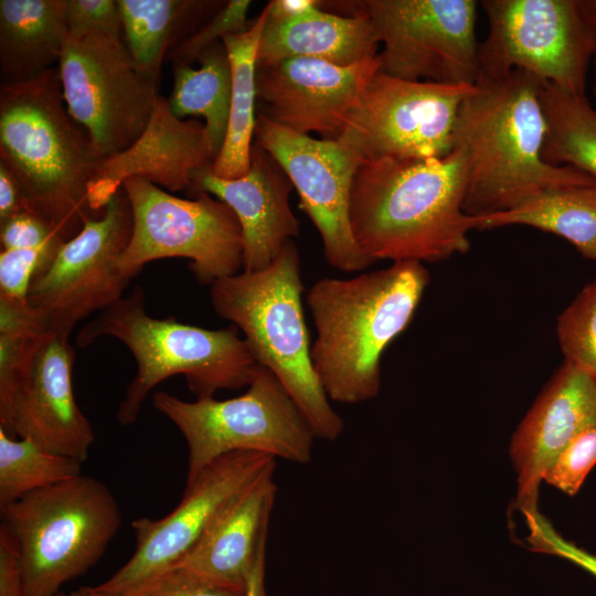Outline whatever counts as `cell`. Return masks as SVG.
Wrapping results in <instances>:
<instances>
[{
    "label": "cell",
    "mask_w": 596,
    "mask_h": 596,
    "mask_svg": "<svg viewBox=\"0 0 596 596\" xmlns=\"http://www.w3.org/2000/svg\"><path fill=\"white\" fill-rule=\"evenodd\" d=\"M542 83L519 70L481 76L464 99L454 149L466 159L467 215L504 212L552 188L596 183L576 168L543 160Z\"/></svg>",
    "instance_id": "obj_1"
},
{
    "label": "cell",
    "mask_w": 596,
    "mask_h": 596,
    "mask_svg": "<svg viewBox=\"0 0 596 596\" xmlns=\"http://www.w3.org/2000/svg\"><path fill=\"white\" fill-rule=\"evenodd\" d=\"M467 166L454 149L437 159H381L360 163L349 220L364 255L376 262H440L470 247L464 211Z\"/></svg>",
    "instance_id": "obj_2"
},
{
    "label": "cell",
    "mask_w": 596,
    "mask_h": 596,
    "mask_svg": "<svg viewBox=\"0 0 596 596\" xmlns=\"http://www.w3.org/2000/svg\"><path fill=\"white\" fill-rule=\"evenodd\" d=\"M429 283L418 262L352 278L323 277L306 291L316 339L310 354L329 400L360 404L381 387V358L411 323Z\"/></svg>",
    "instance_id": "obj_3"
},
{
    "label": "cell",
    "mask_w": 596,
    "mask_h": 596,
    "mask_svg": "<svg viewBox=\"0 0 596 596\" xmlns=\"http://www.w3.org/2000/svg\"><path fill=\"white\" fill-rule=\"evenodd\" d=\"M103 159L67 110L57 67L0 85V162L19 181L29 210L65 241L103 214L88 201Z\"/></svg>",
    "instance_id": "obj_4"
},
{
    "label": "cell",
    "mask_w": 596,
    "mask_h": 596,
    "mask_svg": "<svg viewBox=\"0 0 596 596\" xmlns=\"http://www.w3.org/2000/svg\"><path fill=\"white\" fill-rule=\"evenodd\" d=\"M235 326L211 330L179 322L174 317L157 319L146 310L140 286L99 311L76 338L87 348L103 337L116 338L134 355L137 372L117 411L121 426L134 424L151 390L174 375H183L196 398L219 390H238L251 383L257 362Z\"/></svg>",
    "instance_id": "obj_5"
},
{
    "label": "cell",
    "mask_w": 596,
    "mask_h": 596,
    "mask_svg": "<svg viewBox=\"0 0 596 596\" xmlns=\"http://www.w3.org/2000/svg\"><path fill=\"white\" fill-rule=\"evenodd\" d=\"M298 247L288 241L264 270L243 272L211 285L215 313L244 334L257 364L272 371L309 422L317 439L337 440L343 418L333 409L311 361Z\"/></svg>",
    "instance_id": "obj_6"
},
{
    "label": "cell",
    "mask_w": 596,
    "mask_h": 596,
    "mask_svg": "<svg viewBox=\"0 0 596 596\" xmlns=\"http://www.w3.org/2000/svg\"><path fill=\"white\" fill-rule=\"evenodd\" d=\"M22 561L25 596H57L104 555L121 511L110 489L81 475L0 509Z\"/></svg>",
    "instance_id": "obj_7"
},
{
    "label": "cell",
    "mask_w": 596,
    "mask_h": 596,
    "mask_svg": "<svg viewBox=\"0 0 596 596\" xmlns=\"http://www.w3.org/2000/svg\"><path fill=\"white\" fill-rule=\"evenodd\" d=\"M151 402L185 439L187 482L234 451H255L302 465L311 460L317 437L309 422L275 374L259 364L240 396L187 402L158 391Z\"/></svg>",
    "instance_id": "obj_8"
},
{
    "label": "cell",
    "mask_w": 596,
    "mask_h": 596,
    "mask_svg": "<svg viewBox=\"0 0 596 596\" xmlns=\"http://www.w3.org/2000/svg\"><path fill=\"white\" fill-rule=\"evenodd\" d=\"M132 210V232L117 258L134 278L152 260L183 257L201 285H212L242 268V234L236 215L210 193L181 199L140 178L123 183Z\"/></svg>",
    "instance_id": "obj_9"
},
{
    "label": "cell",
    "mask_w": 596,
    "mask_h": 596,
    "mask_svg": "<svg viewBox=\"0 0 596 596\" xmlns=\"http://www.w3.org/2000/svg\"><path fill=\"white\" fill-rule=\"evenodd\" d=\"M373 24L382 50L379 71L444 85H475L481 76L475 0L336 2Z\"/></svg>",
    "instance_id": "obj_10"
},
{
    "label": "cell",
    "mask_w": 596,
    "mask_h": 596,
    "mask_svg": "<svg viewBox=\"0 0 596 596\" xmlns=\"http://www.w3.org/2000/svg\"><path fill=\"white\" fill-rule=\"evenodd\" d=\"M475 85L371 76L337 141L359 164L381 159H437L455 146L460 106Z\"/></svg>",
    "instance_id": "obj_11"
},
{
    "label": "cell",
    "mask_w": 596,
    "mask_h": 596,
    "mask_svg": "<svg viewBox=\"0 0 596 596\" xmlns=\"http://www.w3.org/2000/svg\"><path fill=\"white\" fill-rule=\"evenodd\" d=\"M479 7L488 20L479 49L481 76L519 70L586 96L596 33L585 22L578 0H482Z\"/></svg>",
    "instance_id": "obj_12"
},
{
    "label": "cell",
    "mask_w": 596,
    "mask_h": 596,
    "mask_svg": "<svg viewBox=\"0 0 596 596\" xmlns=\"http://www.w3.org/2000/svg\"><path fill=\"white\" fill-rule=\"evenodd\" d=\"M56 67L70 115L103 158L139 138L160 96L159 84L136 66L123 36H68Z\"/></svg>",
    "instance_id": "obj_13"
},
{
    "label": "cell",
    "mask_w": 596,
    "mask_h": 596,
    "mask_svg": "<svg viewBox=\"0 0 596 596\" xmlns=\"http://www.w3.org/2000/svg\"><path fill=\"white\" fill-rule=\"evenodd\" d=\"M132 210L121 188L99 217L64 243L50 267L32 283L28 301L49 331L68 340L75 326L124 297L131 277L117 266L129 243Z\"/></svg>",
    "instance_id": "obj_14"
},
{
    "label": "cell",
    "mask_w": 596,
    "mask_h": 596,
    "mask_svg": "<svg viewBox=\"0 0 596 596\" xmlns=\"http://www.w3.org/2000/svg\"><path fill=\"white\" fill-rule=\"evenodd\" d=\"M276 468V459L255 451L226 454L185 483L178 505L161 519L131 522L135 551L107 581L93 586L103 596L121 594L179 563L222 511L251 483Z\"/></svg>",
    "instance_id": "obj_15"
},
{
    "label": "cell",
    "mask_w": 596,
    "mask_h": 596,
    "mask_svg": "<svg viewBox=\"0 0 596 596\" xmlns=\"http://www.w3.org/2000/svg\"><path fill=\"white\" fill-rule=\"evenodd\" d=\"M254 140L268 151L296 189L317 228L326 262L344 273L375 262L359 248L350 225V193L359 162L337 140L297 134L256 116Z\"/></svg>",
    "instance_id": "obj_16"
},
{
    "label": "cell",
    "mask_w": 596,
    "mask_h": 596,
    "mask_svg": "<svg viewBox=\"0 0 596 596\" xmlns=\"http://www.w3.org/2000/svg\"><path fill=\"white\" fill-rule=\"evenodd\" d=\"M377 70V56L351 66L311 57L256 64L257 114L284 129L337 140Z\"/></svg>",
    "instance_id": "obj_17"
},
{
    "label": "cell",
    "mask_w": 596,
    "mask_h": 596,
    "mask_svg": "<svg viewBox=\"0 0 596 596\" xmlns=\"http://www.w3.org/2000/svg\"><path fill=\"white\" fill-rule=\"evenodd\" d=\"M75 349L47 333L40 340L7 408L0 427L12 437L84 462L95 441L94 429L78 407L72 386Z\"/></svg>",
    "instance_id": "obj_18"
},
{
    "label": "cell",
    "mask_w": 596,
    "mask_h": 596,
    "mask_svg": "<svg viewBox=\"0 0 596 596\" xmlns=\"http://www.w3.org/2000/svg\"><path fill=\"white\" fill-rule=\"evenodd\" d=\"M216 160L205 125L175 117L159 96L151 118L127 149L104 158L88 188L93 211L102 214L109 200L131 178L145 179L172 193L190 191L198 173Z\"/></svg>",
    "instance_id": "obj_19"
},
{
    "label": "cell",
    "mask_w": 596,
    "mask_h": 596,
    "mask_svg": "<svg viewBox=\"0 0 596 596\" xmlns=\"http://www.w3.org/2000/svg\"><path fill=\"white\" fill-rule=\"evenodd\" d=\"M292 188L275 158L254 140L245 174L223 179L204 170L195 175L189 194L206 192L231 207L241 227L242 269L255 273L269 267L285 244L299 235L300 222L289 202Z\"/></svg>",
    "instance_id": "obj_20"
},
{
    "label": "cell",
    "mask_w": 596,
    "mask_h": 596,
    "mask_svg": "<svg viewBox=\"0 0 596 596\" xmlns=\"http://www.w3.org/2000/svg\"><path fill=\"white\" fill-rule=\"evenodd\" d=\"M596 425V380L564 361L512 436L510 456L518 473V502L538 512L539 487L560 453Z\"/></svg>",
    "instance_id": "obj_21"
},
{
    "label": "cell",
    "mask_w": 596,
    "mask_h": 596,
    "mask_svg": "<svg viewBox=\"0 0 596 596\" xmlns=\"http://www.w3.org/2000/svg\"><path fill=\"white\" fill-rule=\"evenodd\" d=\"M275 469L243 490L174 566L245 594L266 541L276 499Z\"/></svg>",
    "instance_id": "obj_22"
},
{
    "label": "cell",
    "mask_w": 596,
    "mask_h": 596,
    "mask_svg": "<svg viewBox=\"0 0 596 596\" xmlns=\"http://www.w3.org/2000/svg\"><path fill=\"white\" fill-rule=\"evenodd\" d=\"M319 6L286 20H270L267 17L258 45L257 64L311 57L351 66L377 56L381 44L369 19L359 14L324 12Z\"/></svg>",
    "instance_id": "obj_23"
},
{
    "label": "cell",
    "mask_w": 596,
    "mask_h": 596,
    "mask_svg": "<svg viewBox=\"0 0 596 596\" xmlns=\"http://www.w3.org/2000/svg\"><path fill=\"white\" fill-rule=\"evenodd\" d=\"M67 40L64 0H1V84L31 81L55 67Z\"/></svg>",
    "instance_id": "obj_24"
},
{
    "label": "cell",
    "mask_w": 596,
    "mask_h": 596,
    "mask_svg": "<svg viewBox=\"0 0 596 596\" xmlns=\"http://www.w3.org/2000/svg\"><path fill=\"white\" fill-rule=\"evenodd\" d=\"M472 228L526 225L561 236L596 263V183L552 188L500 213L471 216Z\"/></svg>",
    "instance_id": "obj_25"
},
{
    "label": "cell",
    "mask_w": 596,
    "mask_h": 596,
    "mask_svg": "<svg viewBox=\"0 0 596 596\" xmlns=\"http://www.w3.org/2000/svg\"><path fill=\"white\" fill-rule=\"evenodd\" d=\"M267 8L243 32L222 38L232 71V97L227 134L211 171L223 179H235L249 168L255 134L256 64Z\"/></svg>",
    "instance_id": "obj_26"
},
{
    "label": "cell",
    "mask_w": 596,
    "mask_h": 596,
    "mask_svg": "<svg viewBox=\"0 0 596 596\" xmlns=\"http://www.w3.org/2000/svg\"><path fill=\"white\" fill-rule=\"evenodd\" d=\"M123 39L136 66L159 84L168 54L187 36L211 1L117 0Z\"/></svg>",
    "instance_id": "obj_27"
},
{
    "label": "cell",
    "mask_w": 596,
    "mask_h": 596,
    "mask_svg": "<svg viewBox=\"0 0 596 596\" xmlns=\"http://www.w3.org/2000/svg\"><path fill=\"white\" fill-rule=\"evenodd\" d=\"M198 61L199 68L184 62L172 63L173 86L167 102L180 119L204 118L217 158L227 134L232 97L231 63L222 40L209 46Z\"/></svg>",
    "instance_id": "obj_28"
},
{
    "label": "cell",
    "mask_w": 596,
    "mask_h": 596,
    "mask_svg": "<svg viewBox=\"0 0 596 596\" xmlns=\"http://www.w3.org/2000/svg\"><path fill=\"white\" fill-rule=\"evenodd\" d=\"M541 105L546 123L543 160L576 168L596 179V109L586 96L542 83Z\"/></svg>",
    "instance_id": "obj_29"
},
{
    "label": "cell",
    "mask_w": 596,
    "mask_h": 596,
    "mask_svg": "<svg viewBox=\"0 0 596 596\" xmlns=\"http://www.w3.org/2000/svg\"><path fill=\"white\" fill-rule=\"evenodd\" d=\"M83 464L36 443L10 436L0 427V509L33 491L73 479Z\"/></svg>",
    "instance_id": "obj_30"
},
{
    "label": "cell",
    "mask_w": 596,
    "mask_h": 596,
    "mask_svg": "<svg viewBox=\"0 0 596 596\" xmlns=\"http://www.w3.org/2000/svg\"><path fill=\"white\" fill-rule=\"evenodd\" d=\"M556 334L565 361L596 380V280L558 316Z\"/></svg>",
    "instance_id": "obj_31"
},
{
    "label": "cell",
    "mask_w": 596,
    "mask_h": 596,
    "mask_svg": "<svg viewBox=\"0 0 596 596\" xmlns=\"http://www.w3.org/2000/svg\"><path fill=\"white\" fill-rule=\"evenodd\" d=\"M65 242L41 247L0 251V295L28 300L33 280L45 272Z\"/></svg>",
    "instance_id": "obj_32"
},
{
    "label": "cell",
    "mask_w": 596,
    "mask_h": 596,
    "mask_svg": "<svg viewBox=\"0 0 596 596\" xmlns=\"http://www.w3.org/2000/svg\"><path fill=\"white\" fill-rule=\"evenodd\" d=\"M251 3L248 0L227 1L206 24L181 41L168 54V60L190 64L222 38L245 31L252 23L247 20Z\"/></svg>",
    "instance_id": "obj_33"
},
{
    "label": "cell",
    "mask_w": 596,
    "mask_h": 596,
    "mask_svg": "<svg viewBox=\"0 0 596 596\" xmlns=\"http://www.w3.org/2000/svg\"><path fill=\"white\" fill-rule=\"evenodd\" d=\"M596 465V425L578 434L560 453L544 475V481L575 496Z\"/></svg>",
    "instance_id": "obj_34"
},
{
    "label": "cell",
    "mask_w": 596,
    "mask_h": 596,
    "mask_svg": "<svg viewBox=\"0 0 596 596\" xmlns=\"http://www.w3.org/2000/svg\"><path fill=\"white\" fill-rule=\"evenodd\" d=\"M115 596H245V594L220 586L188 568L172 566Z\"/></svg>",
    "instance_id": "obj_35"
},
{
    "label": "cell",
    "mask_w": 596,
    "mask_h": 596,
    "mask_svg": "<svg viewBox=\"0 0 596 596\" xmlns=\"http://www.w3.org/2000/svg\"><path fill=\"white\" fill-rule=\"evenodd\" d=\"M68 36L103 33L123 36L117 0H64Z\"/></svg>",
    "instance_id": "obj_36"
},
{
    "label": "cell",
    "mask_w": 596,
    "mask_h": 596,
    "mask_svg": "<svg viewBox=\"0 0 596 596\" xmlns=\"http://www.w3.org/2000/svg\"><path fill=\"white\" fill-rule=\"evenodd\" d=\"M54 242H67L39 213L22 210L0 223L1 249L41 247Z\"/></svg>",
    "instance_id": "obj_37"
},
{
    "label": "cell",
    "mask_w": 596,
    "mask_h": 596,
    "mask_svg": "<svg viewBox=\"0 0 596 596\" xmlns=\"http://www.w3.org/2000/svg\"><path fill=\"white\" fill-rule=\"evenodd\" d=\"M525 520L530 529L528 541L532 549L563 557L596 577L595 554L564 540L539 512L525 517Z\"/></svg>",
    "instance_id": "obj_38"
},
{
    "label": "cell",
    "mask_w": 596,
    "mask_h": 596,
    "mask_svg": "<svg viewBox=\"0 0 596 596\" xmlns=\"http://www.w3.org/2000/svg\"><path fill=\"white\" fill-rule=\"evenodd\" d=\"M0 596H25L18 544L4 523L0 525Z\"/></svg>",
    "instance_id": "obj_39"
},
{
    "label": "cell",
    "mask_w": 596,
    "mask_h": 596,
    "mask_svg": "<svg viewBox=\"0 0 596 596\" xmlns=\"http://www.w3.org/2000/svg\"><path fill=\"white\" fill-rule=\"evenodd\" d=\"M22 210H29L22 188L14 174L0 162V223Z\"/></svg>",
    "instance_id": "obj_40"
},
{
    "label": "cell",
    "mask_w": 596,
    "mask_h": 596,
    "mask_svg": "<svg viewBox=\"0 0 596 596\" xmlns=\"http://www.w3.org/2000/svg\"><path fill=\"white\" fill-rule=\"evenodd\" d=\"M316 0H274L266 4L267 17L270 20H286L300 15L311 8L319 6Z\"/></svg>",
    "instance_id": "obj_41"
},
{
    "label": "cell",
    "mask_w": 596,
    "mask_h": 596,
    "mask_svg": "<svg viewBox=\"0 0 596 596\" xmlns=\"http://www.w3.org/2000/svg\"><path fill=\"white\" fill-rule=\"evenodd\" d=\"M265 554L260 555L252 572L245 596H267L265 587Z\"/></svg>",
    "instance_id": "obj_42"
},
{
    "label": "cell",
    "mask_w": 596,
    "mask_h": 596,
    "mask_svg": "<svg viewBox=\"0 0 596 596\" xmlns=\"http://www.w3.org/2000/svg\"><path fill=\"white\" fill-rule=\"evenodd\" d=\"M578 6L585 22L596 33V0H578Z\"/></svg>",
    "instance_id": "obj_43"
},
{
    "label": "cell",
    "mask_w": 596,
    "mask_h": 596,
    "mask_svg": "<svg viewBox=\"0 0 596 596\" xmlns=\"http://www.w3.org/2000/svg\"><path fill=\"white\" fill-rule=\"evenodd\" d=\"M70 596H100L96 593L93 586L81 587L70 594Z\"/></svg>",
    "instance_id": "obj_44"
},
{
    "label": "cell",
    "mask_w": 596,
    "mask_h": 596,
    "mask_svg": "<svg viewBox=\"0 0 596 596\" xmlns=\"http://www.w3.org/2000/svg\"><path fill=\"white\" fill-rule=\"evenodd\" d=\"M593 66H594L593 92H594V96L596 98V55L593 58Z\"/></svg>",
    "instance_id": "obj_45"
},
{
    "label": "cell",
    "mask_w": 596,
    "mask_h": 596,
    "mask_svg": "<svg viewBox=\"0 0 596 596\" xmlns=\"http://www.w3.org/2000/svg\"><path fill=\"white\" fill-rule=\"evenodd\" d=\"M57 596H65L63 593H60Z\"/></svg>",
    "instance_id": "obj_46"
},
{
    "label": "cell",
    "mask_w": 596,
    "mask_h": 596,
    "mask_svg": "<svg viewBox=\"0 0 596 596\" xmlns=\"http://www.w3.org/2000/svg\"><path fill=\"white\" fill-rule=\"evenodd\" d=\"M595 55H596V53H595Z\"/></svg>",
    "instance_id": "obj_47"
}]
</instances>
